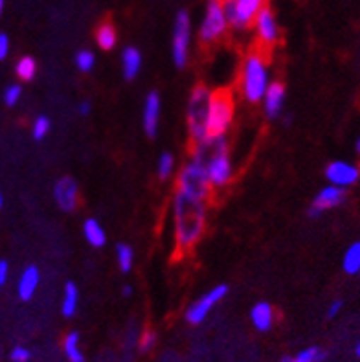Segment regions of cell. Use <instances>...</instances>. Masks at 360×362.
Here are the masks:
<instances>
[{
  "instance_id": "cell-1",
  "label": "cell",
  "mask_w": 360,
  "mask_h": 362,
  "mask_svg": "<svg viewBox=\"0 0 360 362\" xmlns=\"http://www.w3.org/2000/svg\"><path fill=\"white\" fill-rule=\"evenodd\" d=\"M175 243L180 252H190L206 230V201L175 192L173 197Z\"/></svg>"
},
{
  "instance_id": "cell-2",
  "label": "cell",
  "mask_w": 360,
  "mask_h": 362,
  "mask_svg": "<svg viewBox=\"0 0 360 362\" xmlns=\"http://www.w3.org/2000/svg\"><path fill=\"white\" fill-rule=\"evenodd\" d=\"M192 158L204 164L211 188H224L232 180L233 164L230 160L228 144L224 136L206 138L202 142L195 144Z\"/></svg>"
},
{
  "instance_id": "cell-3",
  "label": "cell",
  "mask_w": 360,
  "mask_h": 362,
  "mask_svg": "<svg viewBox=\"0 0 360 362\" xmlns=\"http://www.w3.org/2000/svg\"><path fill=\"white\" fill-rule=\"evenodd\" d=\"M269 63L260 52H252L243 63L241 94L248 103H260L270 85Z\"/></svg>"
},
{
  "instance_id": "cell-4",
  "label": "cell",
  "mask_w": 360,
  "mask_h": 362,
  "mask_svg": "<svg viewBox=\"0 0 360 362\" xmlns=\"http://www.w3.org/2000/svg\"><path fill=\"white\" fill-rule=\"evenodd\" d=\"M211 92L204 85L193 88L190 103L186 110V122H187V133L193 142L199 144L208 138L206 131V119H208V109H210Z\"/></svg>"
},
{
  "instance_id": "cell-5",
  "label": "cell",
  "mask_w": 360,
  "mask_h": 362,
  "mask_svg": "<svg viewBox=\"0 0 360 362\" xmlns=\"http://www.w3.org/2000/svg\"><path fill=\"white\" fill-rule=\"evenodd\" d=\"M233 122V98L228 90L211 92L206 131L208 138L226 136Z\"/></svg>"
},
{
  "instance_id": "cell-6",
  "label": "cell",
  "mask_w": 360,
  "mask_h": 362,
  "mask_svg": "<svg viewBox=\"0 0 360 362\" xmlns=\"http://www.w3.org/2000/svg\"><path fill=\"white\" fill-rule=\"evenodd\" d=\"M177 192L184 193L187 197L206 201L211 193V184L206 175L204 164L195 158L184 165L177 177Z\"/></svg>"
},
{
  "instance_id": "cell-7",
  "label": "cell",
  "mask_w": 360,
  "mask_h": 362,
  "mask_svg": "<svg viewBox=\"0 0 360 362\" xmlns=\"http://www.w3.org/2000/svg\"><path fill=\"white\" fill-rule=\"evenodd\" d=\"M228 18H226L223 8V0H208L204 18H202L201 30H199L201 41L206 45L219 41L228 30Z\"/></svg>"
},
{
  "instance_id": "cell-8",
  "label": "cell",
  "mask_w": 360,
  "mask_h": 362,
  "mask_svg": "<svg viewBox=\"0 0 360 362\" xmlns=\"http://www.w3.org/2000/svg\"><path fill=\"white\" fill-rule=\"evenodd\" d=\"M190 42H192V21L186 11H180L175 21L173 42H171V54L177 69H184L190 59Z\"/></svg>"
},
{
  "instance_id": "cell-9",
  "label": "cell",
  "mask_w": 360,
  "mask_h": 362,
  "mask_svg": "<svg viewBox=\"0 0 360 362\" xmlns=\"http://www.w3.org/2000/svg\"><path fill=\"white\" fill-rule=\"evenodd\" d=\"M223 8L233 28H248L265 8V0H223Z\"/></svg>"
},
{
  "instance_id": "cell-10",
  "label": "cell",
  "mask_w": 360,
  "mask_h": 362,
  "mask_svg": "<svg viewBox=\"0 0 360 362\" xmlns=\"http://www.w3.org/2000/svg\"><path fill=\"white\" fill-rule=\"evenodd\" d=\"M226 294H228V285L226 284H219V285H215V287H211L208 293L202 294L201 298L197 300V302H193L192 305L187 308L186 311L187 324H192V326H199V324H202V322L206 320V317L210 315L211 309H214L221 300H224Z\"/></svg>"
},
{
  "instance_id": "cell-11",
  "label": "cell",
  "mask_w": 360,
  "mask_h": 362,
  "mask_svg": "<svg viewBox=\"0 0 360 362\" xmlns=\"http://www.w3.org/2000/svg\"><path fill=\"white\" fill-rule=\"evenodd\" d=\"M325 179L333 186L347 189L360 180V168L353 162L333 160L329 162L327 168H325Z\"/></svg>"
},
{
  "instance_id": "cell-12",
  "label": "cell",
  "mask_w": 360,
  "mask_h": 362,
  "mask_svg": "<svg viewBox=\"0 0 360 362\" xmlns=\"http://www.w3.org/2000/svg\"><path fill=\"white\" fill-rule=\"evenodd\" d=\"M344 201H346V189L333 186V184H327L325 188H322L318 193H316V197L313 199V202H310L309 216L310 217L322 216L324 211H329V210H333V208L340 206Z\"/></svg>"
},
{
  "instance_id": "cell-13",
  "label": "cell",
  "mask_w": 360,
  "mask_h": 362,
  "mask_svg": "<svg viewBox=\"0 0 360 362\" xmlns=\"http://www.w3.org/2000/svg\"><path fill=\"white\" fill-rule=\"evenodd\" d=\"M55 204L63 211H74L79 202V186L72 177H61L54 184Z\"/></svg>"
},
{
  "instance_id": "cell-14",
  "label": "cell",
  "mask_w": 360,
  "mask_h": 362,
  "mask_svg": "<svg viewBox=\"0 0 360 362\" xmlns=\"http://www.w3.org/2000/svg\"><path fill=\"white\" fill-rule=\"evenodd\" d=\"M160 112H162V100L156 90L149 92L144 103V131L149 138L158 134L160 127Z\"/></svg>"
},
{
  "instance_id": "cell-15",
  "label": "cell",
  "mask_w": 360,
  "mask_h": 362,
  "mask_svg": "<svg viewBox=\"0 0 360 362\" xmlns=\"http://www.w3.org/2000/svg\"><path fill=\"white\" fill-rule=\"evenodd\" d=\"M255 30H257V37L261 39V42L267 46L274 45V42L279 39V28L276 18H274V13L270 11L267 6L261 9L257 17H255Z\"/></svg>"
},
{
  "instance_id": "cell-16",
  "label": "cell",
  "mask_w": 360,
  "mask_h": 362,
  "mask_svg": "<svg viewBox=\"0 0 360 362\" xmlns=\"http://www.w3.org/2000/svg\"><path fill=\"white\" fill-rule=\"evenodd\" d=\"M261 101H263L265 115H267V118L278 119L279 115L283 112V107H285V87H283V83L279 81L270 83Z\"/></svg>"
},
{
  "instance_id": "cell-17",
  "label": "cell",
  "mask_w": 360,
  "mask_h": 362,
  "mask_svg": "<svg viewBox=\"0 0 360 362\" xmlns=\"http://www.w3.org/2000/svg\"><path fill=\"white\" fill-rule=\"evenodd\" d=\"M41 285V271L37 265H28L23 271L17 284V296L23 302H28L35 296L37 289Z\"/></svg>"
},
{
  "instance_id": "cell-18",
  "label": "cell",
  "mask_w": 360,
  "mask_h": 362,
  "mask_svg": "<svg viewBox=\"0 0 360 362\" xmlns=\"http://www.w3.org/2000/svg\"><path fill=\"white\" fill-rule=\"evenodd\" d=\"M274 320H276V313L269 302H257L254 308L250 309V322L252 326L261 333L272 329Z\"/></svg>"
},
{
  "instance_id": "cell-19",
  "label": "cell",
  "mask_w": 360,
  "mask_h": 362,
  "mask_svg": "<svg viewBox=\"0 0 360 362\" xmlns=\"http://www.w3.org/2000/svg\"><path fill=\"white\" fill-rule=\"evenodd\" d=\"M141 70V54L134 46H127L122 52V72L125 79H137Z\"/></svg>"
},
{
  "instance_id": "cell-20",
  "label": "cell",
  "mask_w": 360,
  "mask_h": 362,
  "mask_svg": "<svg viewBox=\"0 0 360 362\" xmlns=\"http://www.w3.org/2000/svg\"><path fill=\"white\" fill-rule=\"evenodd\" d=\"M83 234H85V239H87V243L94 248H101L105 247L107 243V234L101 223L94 217L87 219L83 223Z\"/></svg>"
},
{
  "instance_id": "cell-21",
  "label": "cell",
  "mask_w": 360,
  "mask_h": 362,
  "mask_svg": "<svg viewBox=\"0 0 360 362\" xmlns=\"http://www.w3.org/2000/svg\"><path fill=\"white\" fill-rule=\"evenodd\" d=\"M78 308H79L78 285L74 284V281H69V284L64 285L63 302H61V313H63V317L72 318L74 315L78 313Z\"/></svg>"
},
{
  "instance_id": "cell-22",
  "label": "cell",
  "mask_w": 360,
  "mask_h": 362,
  "mask_svg": "<svg viewBox=\"0 0 360 362\" xmlns=\"http://www.w3.org/2000/svg\"><path fill=\"white\" fill-rule=\"evenodd\" d=\"M63 351L69 362H85V355L81 351V337L78 331H70L69 335L64 337Z\"/></svg>"
},
{
  "instance_id": "cell-23",
  "label": "cell",
  "mask_w": 360,
  "mask_h": 362,
  "mask_svg": "<svg viewBox=\"0 0 360 362\" xmlns=\"http://www.w3.org/2000/svg\"><path fill=\"white\" fill-rule=\"evenodd\" d=\"M342 269L346 274H360V241L347 247L342 257Z\"/></svg>"
},
{
  "instance_id": "cell-24",
  "label": "cell",
  "mask_w": 360,
  "mask_h": 362,
  "mask_svg": "<svg viewBox=\"0 0 360 362\" xmlns=\"http://www.w3.org/2000/svg\"><path fill=\"white\" fill-rule=\"evenodd\" d=\"M96 42L101 50H107V52L112 50V48L116 46V42H118V35H116L115 26L109 23L101 24L96 32Z\"/></svg>"
},
{
  "instance_id": "cell-25",
  "label": "cell",
  "mask_w": 360,
  "mask_h": 362,
  "mask_svg": "<svg viewBox=\"0 0 360 362\" xmlns=\"http://www.w3.org/2000/svg\"><path fill=\"white\" fill-rule=\"evenodd\" d=\"M15 74H17V78L23 79V81H32L37 76L35 59L30 57V55L21 57V59L17 61V64H15Z\"/></svg>"
},
{
  "instance_id": "cell-26",
  "label": "cell",
  "mask_w": 360,
  "mask_h": 362,
  "mask_svg": "<svg viewBox=\"0 0 360 362\" xmlns=\"http://www.w3.org/2000/svg\"><path fill=\"white\" fill-rule=\"evenodd\" d=\"M116 259H118V267L120 271L123 274H127V272L132 271V265H134V252H132V248L125 243H120L116 247Z\"/></svg>"
},
{
  "instance_id": "cell-27",
  "label": "cell",
  "mask_w": 360,
  "mask_h": 362,
  "mask_svg": "<svg viewBox=\"0 0 360 362\" xmlns=\"http://www.w3.org/2000/svg\"><path fill=\"white\" fill-rule=\"evenodd\" d=\"M175 171V156L171 153L164 151L160 155L158 164H156V175L160 180H168Z\"/></svg>"
},
{
  "instance_id": "cell-28",
  "label": "cell",
  "mask_w": 360,
  "mask_h": 362,
  "mask_svg": "<svg viewBox=\"0 0 360 362\" xmlns=\"http://www.w3.org/2000/svg\"><path fill=\"white\" fill-rule=\"evenodd\" d=\"M325 358V351L318 346H309V348L298 351L292 362H322Z\"/></svg>"
},
{
  "instance_id": "cell-29",
  "label": "cell",
  "mask_w": 360,
  "mask_h": 362,
  "mask_svg": "<svg viewBox=\"0 0 360 362\" xmlns=\"http://www.w3.org/2000/svg\"><path fill=\"white\" fill-rule=\"evenodd\" d=\"M50 129H52V122L48 116H37V118L33 119V125H32L33 140H37V142L45 140V138L48 136V133H50Z\"/></svg>"
},
{
  "instance_id": "cell-30",
  "label": "cell",
  "mask_w": 360,
  "mask_h": 362,
  "mask_svg": "<svg viewBox=\"0 0 360 362\" xmlns=\"http://www.w3.org/2000/svg\"><path fill=\"white\" fill-rule=\"evenodd\" d=\"M94 64H96V55L92 54L91 50H79L76 54V66H78L79 72H91L94 69Z\"/></svg>"
},
{
  "instance_id": "cell-31",
  "label": "cell",
  "mask_w": 360,
  "mask_h": 362,
  "mask_svg": "<svg viewBox=\"0 0 360 362\" xmlns=\"http://www.w3.org/2000/svg\"><path fill=\"white\" fill-rule=\"evenodd\" d=\"M21 96H23V87L18 83H11V85L6 87L4 94H2V100H4V103L8 107H15L21 101Z\"/></svg>"
},
{
  "instance_id": "cell-32",
  "label": "cell",
  "mask_w": 360,
  "mask_h": 362,
  "mask_svg": "<svg viewBox=\"0 0 360 362\" xmlns=\"http://www.w3.org/2000/svg\"><path fill=\"white\" fill-rule=\"evenodd\" d=\"M156 346V333L153 329H147L141 333L140 340H138V348H140L141 354H149L153 351V348Z\"/></svg>"
},
{
  "instance_id": "cell-33",
  "label": "cell",
  "mask_w": 360,
  "mask_h": 362,
  "mask_svg": "<svg viewBox=\"0 0 360 362\" xmlns=\"http://www.w3.org/2000/svg\"><path fill=\"white\" fill-rule=\"evenodd\" d=\"M30 358H32V351L26 346H15L9 351V361L11 362H30Z\"/></svg>"
},
{
  "instance_id": "cell-34",
  "label": "cell",
  "mask_w": 360,
  "mask_h": 362,
  "mask_svg": "<svg viewBox=\"0 0 360 362\" xmlns=\"http://www.w3.org/2000/svg\"><path fill=\"white\" fill-rule=\"evenodd\" d=\"M344 309V302L342 300H333V302L329 303L327 308V313H325V317L329 318V320H333V318H337L340 313H342Z\"/></svg>"
},
{
  "instance_id": "cell-35",
  "label": "cell",
  "mask_w": 360,
  "mask_h": 362,
  "mask_svg": "<svg viewBox=\"0 0 360 362\" xmlns=\"http://www.w3.org/2000/svg\"><path fill=\"white\" fill-rule=\"evenodd\" d=\"M9 55V37L0 32V61H4Z\"/></svg>"
},
{
  "instance_id": "cell-36",
  "label": "cell",
  "mask_w": 360,
  "mask_h": 362,
  "mask_svg": "<svg viewBox=\"0 0 360 362\" xmlns=\"http://www.w3.org/2000/svg\"><path fill=\"white\" fill-rule=\"evenodd\" d=\"M9 280V263L6 259H0V287H4Z\"/></svg>"
},
{
  "instance_id": "cell-37",
  "label": "cell",
  "mask_w": 360,
  "mask_h": 362,
  "mask_svg": "<svg viewBox=\"0 0 360 362\" xmlns=\"http://www.w3.org/2000/svg\"><path fill=\"white\" fill-rule=\"evenodd\" d=\"M91 110H92V103H91V101H81V103H79L78 112L81 116H88V115H91Z\"/></svg>"
},
{
  "instance_id": "cell-38",
  "label": "cell",
  "mask_w": 360,
  "mask_h": 362,
  "mask_svg": "<svg viewBox=\"0 0 360 362\" xmlns=\"http://www.w3.org/2000/svg\"><path fill=\"white\" fill-rule=\"evenodd\" d=\"M122 294H123V296H125V298H129V296H131V294H132V287H131V285H123Z\"/></svg>"
},
{
  "instance_id": "cell-39",
  "label": "cell",
  "mask_w": 360,
  "mask_h": 362,
  "mask_svg": "<svg viewBox=\"0 0 360 362\" xmlns=\"http://www.w3.org/2000/svg\"><path fill=\"white\" fill-rule=\"evenodd\" d=\"M355 151L359 153V155H360V136L356 138V142H355Z\"/></svg>"
},
{
  "instance_id": "cell-40",
  "label": "cell",
  "mask_w": 360,
  "mask_h": 362,
  "mask_svg": "<svg viewBox=\"0 0 360 362\" xmlns=\"http://www.w3.org/2000/svg\"><path fill=\"white\" fill-rule=\"evenodd\" d=\"M4 6H6L4 0H0V17H2V13H4Z\"/></svg>"
},
{
  "instance_id": "cell-41",
  "label": "cell",
  "mask_w": 360,
  "mask_h": 362,
  "mask_svg": "<svg viewBox=\"0 0 360 362\" xmlns=\"http://www.w3.org/2000/svg\"><path fill=\"white\" fill-rule=\"evenodd\" d=\"M4 208V195H2V192H0V210Z\"/></svg>"
},
{
  "instance_id": "cell-42",
  "label": "cell",
  "mask_w": 360,
  "mask_h": 362,
  "mask_svg": "<svg viewBox=\"0 0 360 362\" xmlns=\"http://www.w3.org/2000/svg\"><path fill=\"white\" fill-rule=\"evenodd\" d=\"M278 362H292V357H283V358H279Z\"/></svg>"
},
{
  "instance_id": "cell-43",
  "label": "cell",
  "mask_w": 360,
  "mask_h": 362,
  "mask_svg": "<svg viewBox=\"0 0 360 362\" xmlns=\"http://www.w3.org/2000/svg\"><path fill=\"white\" fill-rule=\"evenodd\" d=\"M355 354H356V357H360V342H359V344H356V348H355Z\"/></svg>"
},
{
  "instance_id": "cell-44",
  "label": "cell",
  "mask_w": 360,
  "mask_h": 362,
  "mask_svg": "<svg viewBox=\"0 0 360 362\" xmlns=\"http://www.w3.org/2000/svg\"><path fill=\"white\" fill-rule=\"evenodd\" d=\"M0 361H2V354H0Z\"/></svg>"
}]
</instances>
